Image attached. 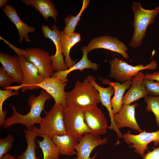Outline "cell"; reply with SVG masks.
Masks as SVG:
<instances>
[{"label": "cell", "instance_id": "obj_30", "mask_svg": "<svg viewBox=\"0 0 159 159\" xmlns=\"http://www.w3.org/2000/svg\"><path fill=\"white\" fill-rule=\"evenodd\" d=\"M14 140V137L10 134L5 138H0V159L11 149Z\"/></svg>", "mask_w": 159, "mask_h": 159}, {"label": "cell", "instance_id": "obj_17", "mask_svg": "<svg viewBox=\"0 0 159 159\" xmlns=\"http://www.w3.org/2000/svg\"><path fill=\"white\" fill-rule=\"evenodd\" d=\"M144 75L140 71L132 78L131 87L123 97L122 105H130L148 95L149 93L144 85Z\"/></svg>", "mask_w": 159, "mask_h": 159}, {"label": "cell", "instance_id": "obj_15", "mask_svg": "<svg viewBox=\"0 0 159 159\" xmlns=\"http://www.w3.org/2000/svg\"><path fill=\"white\" fill-rule=\"evenodd\" d=\"M138 105H122L120 111L113 114L114 121L117 127L120 129L128 127L139 133L143 131L138 125L135 117V109Z\"/></svg>", "mask_w": 159, "mask_h": 159}, {"label": "cell", "instance_id": "obj_31", "mask_svg": "<svg viewBox=\"0 0 159 159\" xmlns=\"http://www.w3.org/2000/svg\"><path fill=\"white\" fill-rule=\"evenodd\" d=\"M145 87L149 94L154 97L159 96V82L144 80Z\"/></svg>", "mask_w": 159, "mask_h": 159}, {"label": "cell", "instance_id": "obj_18", "mask_svg": "<svg viewBox=\"0 0 159 159\" xmlns=\"http://www.w3.org/2000/svg\"><path fill=\"white\" fill-rule=\"evenodd\" d=\"M0 62L15 82L22 83L23 78V72L18 57L0 52Z\"/></svg>", "mask_w": 159, "mask_h": 159}, {"label": "cell", "instance_id": "obj_26", "mask_svg": "<svg viewBox=\"0 0 159 159\" xmlns=\"http://www.w3.org/2000/svg\"><path fill=\"white\" fill-rule=\"evenodd\" d=\"M42 138V140L37 139L36 142L42 151L43 159H59L60 151L52 138L46 135Z\"/></svg>", "mask_w": 159, "mask_h": 159}, {"label": "cell", "instance_id": "obj_22", "mask_svg": "<svg viewBox=\"0 0 159 159\" xmlns=\"http://www.w3.org/2000/svg\"><path fill=\"white\" fill-rule=\"evenodd\" d=\"M38 129L37 127L34 126L30 130L24 129L27 147L24 151L17 156L19 159H40V157L37 156L36 153V148H38L36 139L40 136Z\"/></svg>", "mask_w": 159, "mask_h": 159}, {"label": "cell", "instance_id": "obj_1", "mask_svg": "<svg viewBox=\"0 0 159 159\" xmlns=\"http://www.w3.org/2000/svg\"><path fill=\"white\" fill-rule=\"evenodd\" d=\"M52 98L51 95L43 89L38 96L32 95L27 100L28 105L30 107L29 111L24 115L18 112L15 106L9 104L12 109L13 114L5 120L3 128H7L14 124H19L24 125L27 129L30 130L35 124H39L42 119L41 114L44 111L45 102Z\"/></svg>", "mask_w": 159, "mask_h": 159}, {"label": "cell", "instance_id": "obj_27", "mask_svg": "<svg viewBox=\"0 0 159 159\" xmlns=\"http://www.w3.org/2000/svg\"><path fill=\"white\" fill-rule=\"evenodd\" d=\"M90 2L89 0H83L82 8L78 14L76 16L69 15L64 19V22L66 25L63 31L67 32H74L82 13L87 8Z\"/></svg>", "mask_w": 159, "mask_h": 159}, {"label": "cell", "instance_id": "obj_33", "mask_svg": "<svg viewBox=\"0 0 159 159\" xmlns=\"http://www.w3.org/2000/svg\"><path fill=\"white\" fill-rule=\"evenodd\" d=\"M143 159H159V147H153V150L145 153Z\"/></svg>", "mask_w": 159, "mask_h": 159}, {"label": "cell", "instance_id": "obj_3", "mask_svg": "<svg viewBox=\"0 0 159 159\" xmlns=\"http://www.w3.org/2000/svg\"><path fill=\"white\" fill-rule=\"evenodd\" d=\"M131 8L134 13L132 26L134 31L129 45L135 48L142 45L147 27L155 23V19L159 13V6L153 9H146L142 7L139 2L134 1Z\"/></svg>", "mask_w": 159, "mask_h": 159}, {"label": "cell", "instance_id": "obj_34", "mask_svg": "<svg viewBox=\"0 0 159 159\" xmlns=\"http://www.w3.org/2000/svg\"><path fill=\"white\" fill-rule=\"evenodd\" d=\"M144 79L145 80L159 82V72H155L153 73H147L144 75Z\"/></svg>", "mask_w": 159, "mask_h": 159}, {"label": "cell", "instance_id": "obj_28", "mask_svg": "<svg viewBox=\"0 0 159 159\" xmlns=\"http://www.w3.org/2000/svg\"><path fill=\"white\" fill-rule=\"evenodd\" d=\"M144 100L147 104L146 110L154 114L157 125L159 127V96L148 95L145 97Z\"/></svg>", "mask_w": 159, "mask_h": 159}, {"label": "cell", "instance_id": "obj_5", "mask_svg": "<svg viewBox=\"0 0 159 159\" xmlns=\"http://www.w3.org/2000/svg\"><path fill=\"white\" fill-rule=\"evenodd\" d=\"M63 107L59 104L55 103L49 111H44L38 130L40 137L46 135L52 138L55 135L66 133L64 121Z\"/></svg>", "mask_w": 159, "mask_h": 159}, {"label": "cell", "instance_id": "obj_9", "mask_svg": "<svg viewBox=\"0 0 159 159\" xmlns=\"http://www.w3.org/2000/svg\"><path fill=\"white\" fill-rule=\"evenodd\" d=\"M18 57L23 72L22 82L19 85L9 86L4 89L16 90L21 89V92H24L28 90L39 89L37 85L42 82L44 79L40 76L37 67L33 63L27 61L23 56L18 55Z\"/></svg>", "mask_w": 159, "mask_h": 159}, {"label": "cell", "instance_id": "obj_32", "mask_svg": "<svg viewBox=\"0 0 159 159\" xmlns=\"http://www.w3.org/2000/svg\"><path fill=\"white\" fill-rule=\"evenodd\" d=\"M14 81L6 72L2 67H0V87L4 89L10 86Z\"/></svg>", "mask_w": 159, "mask_h": 159}, {"label": "cell", "instance_id": "obj_8", "mask_svg": "<svg viewBox=\"0 0 159 159\" xmlns=\"http://www.w3.org/2000/svg\"><path fill=\"white\" fill-rule=\"evenodd\" d=\"M128 130L127 133L122 134L124 142L129 145L130 148L135 149L134 152L143 157L145 152L147 151L148 145L153 142L154 146L159 145V130L153 132H147L144 130L137 135L130 133Z\"/></svg>", "mask_w": 159, "mask_h": 159}, {"label": "cell", "instance_id": "obj_2", "mask_svg": "<svg viewBox=\"0 0 159 159\" xmlns=\"http://www.w3.org/2000/svg\"><path fill=\"white\" fill-rule=\"evenodd\" d=\"M65 102L66 106H71L82 109L101 103L98 91L87 78L82 82L77 81L73 89L66 92Z\"/></svg>", "mask_w": 159, "mask_h": 159}, {"label": "cell", "instance_id": "obj_4", "mask_svg": "<svg viewBox=\"0 0 159 159\" xmlns=\"http://www.w3.org/2000/svg\"><path fill=\"white\" fill-rule=\"evenodd\" d=\"M18 55L23 56L28 61L33 63L37 68L40 76L43 79L51 77L53 73L52 62L49 53L39 48H28L26 50L19 48L0 37Z\"/></svg>", "mask_w": 159, "mask_h": 159}, {"label": "cell", "instance_id": "obj_36", "mask_svg": "<svg viewBox=\"0 0 159 159\" xmlns=\"http://www.w3.org/2000/svg\"><path fill=\"white\" fill-rule=\"evenodd\" d=\"M8 1V0H0V7H4L6 5V2Z\"/></svg>", "mask_w": 159, "mask_h": 159}, {"label": "cell", "instance_id": "obj_35", "mask_svg": "<svg viewBox=\"0 0 159 159\" xmlns=\"http://www.w3.org/2000/svg\"><path fill=\"white\" fill-rule=\"evenodd\" d=\"M1 159H19V158L10 154L7 153L4 155Z\"/></svg>", "mask_w": 159, "mask_h": 159}, {"label": "cell", "instance_id": "obj_6", "mask_svg": "<svg viewBox=\"0 0 159 159\" xmlns=\"http://www.w3.org/2000/svg\"><path fill=\"white\" fill-rule=\"evenodd\" d=\"M63 114L66 133L79 141L85 134L91 132L85 122L83 109L67 106Z\"/></svg>", "mask_w": 159, "mask_h": 159}, {"label": "cell", "instance_id": "obj_12", "mask_svg": "<svg viewBox=\"0 0 159 159\" xmlns=\"http://www.w3.org/2000/svg\"><path fill=\"white\" fill-rule=\"evenodd\" d=\"M83 109L85 122L91 132L99 135L106 134L109 126L102 110L97 105Z\"/></svg>", "mask_w": 159, "mask_h": 159}, {"label": "cell", "instance_id": "obj_23", "mask_svg": "<svg viewBox=\"0 0 159 159\" xmlns=\"http://www.w3.org/2000/svg\"><path fill=\"white\" fill-rule=\"evenodd\" d=\"M27 6H33L46 20L49 17L53 18L55 22L58 16V12L53 2L50 0H22Z\"/></svg>", "mask_w": 159, "mask_h": 159}, {"label": "cell", "instance_id": "obj_10", "mask_svg": "<svg viewBox=\"0 0 159 159\" xmlns=\"http://www.w3.org/2000/svg\"><path fill=\"white\" fill-rule=\"evenodd\" d=\"M52 29L49 26L43 24L41 28L44 38L52 40L55 45L56 51L55 54L50 56L52 66L54 71L56 72L64 71L68 69L63 59L61 43V32L56 24L52 26Z\"/></svg>", "mask_w": 159, "mask_h": 159}, {"label": "cell", "instance_id": "obj_24", "mask_svg": "<svg viewBox=\"0 0 159 159\" xmlns=\"http://www.w3.org/2000/svg\"><path fill=\"white\" fill-rule=\"evenodd\" d=\"M52 139L59 149L61 155L68 156L77 155L74 146L79 141L69 135L67 133L62 135H55Z\"/></svg>", "mask_w": 159, "mask_h": 159}, {"label": "cell", "instance_id": "obj_29", "mask_svg": "<svg viewBox=\"0 0 159 159\" xmlns=\"http://www.w3.org/2000/svg\"><path fill=\"white\" fill-rule=\"evenodd\" d=\"M19 94L18 90L12 89L0 90V116L3 117L6 115L7 112L3 109L4 102L8 98L14 96H17Z\"/></svg>", "mask_w": 159, "mask_h": 159}, {"label": "cell", "instance_id": "obj_16", "mask_svg": "<svg viewBox=\"0 0 159 159\" xmlns=\"http://www.w3.org/2000/svg\"><path fill=\"white\" fill-rule=\"evenodd\" d=\"M87 78L98 91L101 103L107 108L111 124L108 129L114 130L116 133L118 138H122V134L117 127L113 119V114L111 105V97L114 94L115 92L113 88L110 85L107 87H103L100 86L96 83L95 78L92 75H88Z\"/></svg>", "mask_w": 159, "mask_h": 159}, {"label": "cell", "instance_id": "obj_20", "mask_svg": "<svg viewBox=\"0 0 159 159\" xmlns=\"http://www.w3.org/2000/svg\"><path fill=\"white\" fill-rule=\"evenodd\" d=\"M60 33L62 52L65 58V63L68 69L77 63L71 59L69 53L72 47L80 41L81 35L79 33L67 32L63 30L61 31Z\"/></svg>", "mask_w": 159, "mask_h": 159}, {"label": "cell", "instance_id": "obj_19", "mask_svg": "<svg viewBox=\"0 0 159 159\" xmlns=\"http://www.w3.org/2000/svg\"><path fill=\"white\" fill-rule=\"evenodd\" d=\"M2 11L17 28L19 35V42H21L24 38L26 42H30L31 40L28 34L30 32L33 33L35 30L34 27L29 26L22 21L12 6L7 4L3 8Z\"/></svg>", "mask_w": 159, "mask_h": 159}, {"label": "cell", "instance_id": "obj_21", "mask_svg": "<svg viewBox=\"0 0 159 159\" xmlns=\"http://www.w3.org/2000/svg\"><path fill=\"white\" fill-rule=\"evenodd\" d=\"M102 83L111 85L114 90L113 97L111 100V105L113 114L118 112L122 105V100L123 95L126 90L130 88L131 80L125 82L120 83L118 82H112L107 79H102Z\"/></svg>", "mask_w": 159, "mask_h": 159}, {"label": "cell", "instance_id": "obj_7", "mask_svg": "<svg viewBox=\"0 0 159 159\" xmlns=\"http://www.w3.org/2000/svg\"><path fill=\"white\" fill-rule=\"evenodd\" d=\"M109 63L110 66L109 77L117 82H122L132 80L135 75L142 70H154L158 66L154 60L145 66L140 64L133 66L117 57L110 60Z\"/></svg>", "mask_w": 159, "mask_h": 159}, {"label": "cell", "instance_id": "obj_25", "mask_svg": "<svg viewBox=\"0 0 159 159\" xmlns=\"http://www.w3.org/2000/svg\"><path fill=\"white\" fill-rule=\"evenodd\" d=\"M83 55L81 59L71 67L66 70L57 72V74L61 77L66 80H68L67 76L72 72L79 70L82 71L84 69H91L94 70L98 69V65L95 62H92L91 60L88 59L87 54L88 52L86 46H83L81 48Z\"/></svg>", "mask_w": 159, "mask_h": 159}, {"label": "cell", "instance_id": "obj_13", "mask_svg": "<svg viewBox=\"0 0 159 159\" xmlns=\"http://www.w3.org/2000/svg\"><path fill=\"white\" fill-rule=\"evenodd\" d=\"M107 142V138L102 139L100 135L91 132L85 134L78 143L74 146L77 153L75 159H95L97 153L92 157H90L92 150L98 146L106 144Z\"/></svg>", "mask_w": 159, "mask_h": 159}, {"label": "cell", "instance_id": "obj_14", "mask_svg": "<svg viewBox=\"0 0 159 159\" xmlns=\"http://www.w3.org/2000/svg\"><path fill=\"white\" fill-rule=\"evenodd\" d=\"M86 47L88 52L95 49H104L120 54L125 59L129 58L127 52L128 47L124 43L114 37L105 35L94 38Z\"/></svg>", "mask_w": 159, "mask_h": 159}, {"label": "cell", "instance_id": "obj_11", "mask_svg": "<svg viewBox=\"0 0 159 159\" xmlns=\"http://www.w3.org/2000/svg\"><path fill=\"white\" fill-rule=\"evenodd\" d=\"M68 80L58 76L55 72L50 77L44 79L37 86L49 94L54 98L55 103L60 104L63 107H66V92L64 89Z\"/></svg>", "mask_w": 159, "mask_h": 159}]
</instances>
